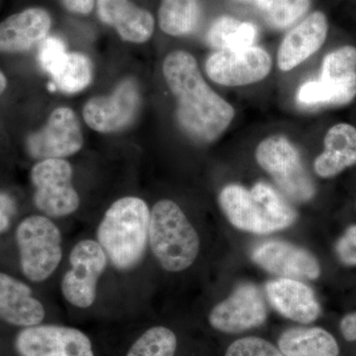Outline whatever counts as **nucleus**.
Instances as JSON below:
<instances>
[{
    "label": "nucleus",
    "instance_id": "nucleus-36",
    "mask_svg": "<svg viewBox=\"0 0 356 356\" xmlns=\"http://www.w3.org/2000/svg\"><path fill=\"white\" fill-rule=\"evenodd\" d=\"M7 86L6 77L0 72V95L6 90Z\"/></svg>",
    "mask_w": 356,
    "mask_h": 356
},
{
    "label": "nucleus",
    "instance_id": "nucleus-4",
    "mask_svg": "<svg viewBox=\"0 0 356 356\" xmlns=\"http://www.w3.org/2000/svg\"><path fill=\"white\" fill-rule=\"evenodd\" d=\"M21 271L33 282H43L62 261V234L49 218L33 215L16 229Z\"/></svg>",
    "mask_w": 356,
    "mask_h": 356
},
{
    "label": "nucleus",
    "instance_id": "nucleus-12",
    "mask_svg": "<svg viewBox=\"0 0 356 356\" xmlns=\"http://www.w3.org/2000/svg\"><path fill=\"white\" fill-rule=\"evenodd\" d=\"M266 318V304L259 288L243 283L212 309L209 323L217 331L238 334L259 327Z\"/></svg>",
    "mask_w": 356,
    "mask_h": 356
},
{
    "label": "nucleus",
    "instance_id": "nucleus-16",
    "mask_svg": "<svg viewBox=\"0 0 356 356\" xmlns=\"http://www.w3.org/2000/svg\"><path fill=\"white\" fill-rule=\"evenodd\" d=\"M270 305L283 317L300 324H310L317 320L321 306L311 287L297 280L278 278L266 285Z\"/></svg>",
    "mask_w": 356,
    "mask_h": 356
},
{
    "label": "nucleus",
    "instance_id": "nucleus-10",
    "mask_svg": "<svg viewBox=\"0 0 356 356\" xmlns=\"http://www.w3.org/2000/svg\"><path fill=\"white\" fill-rule=\"evenodd\" d=\"M271 65L268 53L252 46L243 50L215 51L206 60L205 70L208 76L218 84L243 86L266 79Z\"/></svg>",
    "mask_w": 356,
    "mask_h": 356
},
{
    "label": "nucleus",
    "instance_id": "nucleus-7",
    "mask_svg": "<svg viewBox=\"0 0 356 356\" xmlns=\"http://www.w3.org/2000/svg\"><path fill=\"white\" fill-rule=\"evenodd\" d=\"M108 257L93 240L77 243L70 254L69 270L60 283L65 299L76 308L88 309L96 299L97 283L106 269Z\"/></svg>",
    "mask_w": 356,
    "mask_h": 356
},
{
    "label": "nucleus",
    "instance_id": "nucleus-2",
    "mask_svg": "<svg viewBox=\"0 0 356 356\" xmlns=\"http://www.w3.org/2000/svg\"><path fill=\"white\" fill-rule=\"evenodd\" d=\"M149 212L143 199L127 196L115 201L97 228V242L112 266L130 270L144 257L149 242Z\"/></svg>",
    "mask_w": 356,
    "mask_h": 356
},
{
    "label": "nucleus",
    "instance_id": "nucleus-8",
    "mask_svg": "<svg viewBox=\"0 0 356 356\" xmlns=\"http://www.w3.org/2000/svg\"><path fill=\"white\" fill-rule=\"evenodd\" d=\"M14 346L20 356H95L89 337L81 330L64 325L23 327Z\"/></svg>",
    "mask_w": 356,
    "mask_h": 356
},
{
    "label": "nucleus",
    "instance_id": "nucleus-9",
    "mask_svg": "<svg viewBox=\"0 0 356 356\" xmlns=\"http://www.w3.org/2000/svg\"><path fill=\"white\" fill-rule=\"evenodd\" d=\"M140 96L134 79H124L112 95L95 96L84 104L83 116L96 132H119L130 126L139 111Z\"/></svg>",
    "mask_w": 356,
    "mask_h": 356
},
{
    "label": "nucleus",
    "instance_id": "nucleus-35",
    "mask_svg": "<svg viewBox=\"0 0 356 356\" xmlns=\"http://www.w3.org/2000/svg\"><path fill=\"white\" fill-rule=\"evenodd\" d=\"M341 331L346 341H356V312L343 318L341 322Z\"/></svg>",
    "mask_w": 356,
    "mask_h": 356
},
{
    "label": "nucleus",
    "instance_id": "nucleus-21",
    "mask_svg": "<svg viewBox=\"0 0 356 356\" xmlns=\"http://www.w3.org/2000/svg\"><path fill=\"white\" fill-rule=\"evenodd\" d=\"M278 348L285 356H339L336 339L322 327H293L281 334Z\"/></svg>",
    "mask_w": 356,
    "mask_h": 356
},
{
    "label": "nucleus",
    "instance_id": "nucleus-18",
    "mask_svg": "<svg viewBox=\"0 0 356 356\" xmlns=\"http://www.w3.org/2000/svg\"><path fill=\"white\" fill-rule=\"evenodd\" d=\"M97 14L103 23L116 29L124 41L142 44L153 36V15L129 0H97Z\"/></svg>",
    "mask_w": 356,
    "mask_h": 356
},
{
    "label": "nucleus",
    "instance_id": "nucleus-28",
    "mask_svg": "<svg viewBox=\"0 0 356 356\" xmlns=\"http://www.w3.org/2000/svg\"><path fill=\"white\" fill-rule=\"evenodd\" d=\"M250 192L276 220L284 225L285 228L291 226L296 220V211L270 185L266 182H257Z\"/></svg>",
    "mask_w": 356,
    "mask_h": 356
},
{
    "label": "nucleus",
    "instance_id": "nucleus-29",
    "mask_svg": "<svg viewBox=\"0 0 356 356\" xmlns=\"http://www.w3.org/2000/svg\"><path fill=\"white\" fill-rule=\"evenodd\" d=\"M356 72V48L346 46L332 51L323 60L321 79H339Z\"/></svg>",
    "mask_w": 356,
    "mask_h": 356
},
{
    "label": "nucleus",
    "instance_id": "nucleus-33",
    "mask_svg": "<svg viewBox=\"0 0 356 356\" xmlns=\"http://www.w3.org/2000/svg\"><path fill=\"white\" fill-rule=\"evenodd\" d=\"M15 213L16 205L13 198L0 192V236L9 229Z\"/></svg>",
    "mask_w": 356,
    "mask_h": 356
},
{
    "label": "nucleus",
    "instance_id": "nucleus-37",
    "mask_svg": "<svg viewBox=\"0 0 356 356\" xmlns=\"http://www.w3.org/2000/svg\"><path fill=\"white\" fill-rule=\"evenodd\" d=\"M243 1H250V0H243Z\"/></svg>",
    "mask_w": 356,
    "mask_h": 356
},
{
    "label": "nucleus",
    "instance_id": "nucleus-27",
    "mask_svg": "<svg viewBox=\"0 0 356 356\" xmlns=\"http://www.w3.org/2000/svg\"><path fill=\"white\" fill-rule=\"evenodd\" d=\"M177 339L165 327H151L132 344L126 356H175Z\"/></svg>",
    "mask_w": 356,
    "mask_h": 356
},
{
    "label": "nucleus",
    "instance_id": "nucleus-19",
    "mask_svg": "<svg viewBox=\"0 0 356 356\" xmlns=\"http://www.w3.org/2000/svg\"><path fill=\"white\" fill-rule=\"evenodd\" d=\"M51 25L50 14L42 8H29L0 23V51H23L41 43Z\"/></svg>",
    "mask_w": 356,
    "mask_h": 356
},
{
    "label": "nucleus",
    "instance_id": "nucleus-22",
    "mask_svg": "<svg viewBox=\"0 0 356 356\" xmlns=\"http://www.w3.org/2000/svg\"><path fill=\"white\" fill-rule=\"evenodd\" d=\"M356 96V72L339 79L310 81L300 86L297 99L307 107L343 106Z\"/></svg>",
    "mask_w": 356,
    "mask_h": 356
},
{
    "label": "nucleus",
    "instance_id": "nucleus-25",
    "mask_svg": "<svg viewBox=\"0 0 356 356\" xmlns=\"http://www.w3.org/2000/svg\"><path fill=\"white\" fill-rule=\"evenodd\" d=\"M51 76L56 88L67 95H74L88 88L92 81V64L88 56L72 51L67 54Z\"/></svg>",
    "mask_w": 356,
    "mask_h": 356
},
{
    "label": "nucleus",
    "instance_id": "nucleus-24",
    "mask_svg": "<svg viewBox=\"0 0 356 356\" xmlns=\"http://www.w3.org/2000/svg\"><path fill=\"white\" fill-rule=\"evenodd\" d=\"M199 16L198 0H161L159 27L170 36H184L194 31Z\"/></svg>",
    "mask_w": 356,
    "mask_h": 356
},
{
    "label": "nucleus",
    "instance_id": "nucleus-15",
    "mask_svg": "<svg viewBox=\"0 0 356 356\" xmlns=\"http://www.w3.org/2000/svg\"><path fill=\"white\" fill-rule=\"evenodd\" d=\"M329 24L324 13L316 11L287 33L278 49V67L289 72L318 51L327 38Z\"/></svg>",
    "mask_w": 356,
    "mask_h": 356
},
{
    "label": "nucleus",
    "instance_id": "nucleus-13",
    "mask_svg": "<svg viewBox=\"0 0 356 356\" xmlns=\"http://www.w3.org/2000/svg\"><path fill=\"white\" fill-rule=\"evenodd\" d=\"M250 257L255 264L280 278L314 280L321 274L320 264L313 254L283 241L259 243Z\"/></svg>",
    "mask_w": 356,
    "mask_h": 356
},
{
    "label": "nucleus",
    "instance_id": "nucleus-34",
    "mask_svg": "<svg viewBox=\"0 0 356 356\" xmlns=\"http://www.w3.org/2000/svg\"><path fill=\"white\" fill-rule=\"evenodd\" d=\"M67 10L86 15L93 10L95 0H63Z\"/></svg>",
    "mask_w": 356,
    "mask_h": 356
},
{
    "label": "nucleus",
    "instance_id": "nucleus-30",
    "mask_svg": "<svg viewBox=\"0 0 356 356\" xmlns=\"http://www.w3.org/2000/svg\"><path fill=\"white\" fill-rule=\"evenodd\" d=\"M225 356H285L280 348L261 337H243L234 341Z\"/></svg>",
    "mask_w": 356,
    "mask_h": 356
},
{
    "label": "nucleus",
    "instance_id": "nucleus-32",
    "mask_svg": "<svg viewBox=\"0 0 356 356\" xmlns=\"http://www.w3.org/2000/svg\"><path fill=\"white\" fill-rule=\"evenodd\" d=\"M336 252L339 261L346 266H356V225L346 229L337 241Z\"/></svg>",
    "mask_w": 356,
    "mask_h": 356
},
{
    "label": "nucleus",
    "instance_id": "nucleus-11",
    "mask_svg": "<svg viewBox=\"0 0 356 356\" xmlns=\"http://www.w3.org/2000/svg\"><path fill=\"white\" fill-rule=\"evenodd\" d=\"M83 135L76 113L67 107L51 112L46 126L27 140L30 156L40 161L64 159L81 151Z\"/></svg>",
    "mask_w": 356,
    "mask_h": 356
},
{
    "label": "nucleus",
    "instance_id": "nucleus-14",
    "mask_svg": "<svg viewBox=\"0 0 356 356\" xmlns=\"http://www.w3.org/2000/svg\"><path fill=\"white\" fill-rule=\"evenodd\" d=\"M219 204L229 222L242 231L261 235L286 229L242 185L225 186L219 194Z\"/></svg>",
    "mask_w": 356,
    "mask_h": 356
},
{
    "label": "nucleus",
    "instance_id": "nucleus-31",
    "mask_svg": "<svg viewBox=\"0 0 356 356\" xmlns=\"http://www.w3.org/2000/svg\"><path fill=\"white\" fill-rule=\"evenodd\" d=\"M65 44L58 37H47L40 44L39 63L42 69L51 74L57 70L67 56Z\"/></svg>",
    "mask_w": 356,
    "mask_h": 356
},
{
    "label": "nucleus",
    "instance_id": "nucleus-17",
    "mask_svg": "<svg viewBox=\"0 0 356 356\" xmlns=\"http://www.w3.org/2000/svg\"><path fill=\"white\" fill-rule=\"evenodd\" d=\"M46 311L33 296L31 288L11 275L0 273V320L16 327L41 324Z\"/></svg>",
    "mask_w": 356,
    "mask_h": 356
},
{
    "label": "nucleus",
    "instance_id": "nucleus-23",
    "mask_svg": "<svg viewBox=\"0 0 356 356\" xmlns=\"http://www.w3.org/2000/svg\"><path fill=\"white\" fill-rule=\"evenodd\" d=\"M255 37L257 28L252 23L222 16L211 26L207 41L218 51H236L254 46Z\"/></svg>",
    "mask_w": 356,
    "mask_h": 356
},
{
    "label": "nucleus",
    "instance_id": "nucleus-5",
    "mask_svg": "<svg viewBox=\"0 0 356 356\" xmlns=\"http://www.w3.org/2000/svg\"><path fill=\"white\" fill-rule=\"evenodd\" d=\"M255 159L288 197L306 202L315 195V185L302 163L298 149L287 138L271 136L261 140Z\"/></svg>",
    "mask_w": 356,
    "mask_h": 356
},
{
    "label": "nucleus",
    "instance_id": "nucleus-20",
    "mask_svg": "<svg viewBox=\"0 0 356 356\" xmlns=\"http://www.w3.org/2000/svg\"><path fill=\"white\" fill-rule=\"evenodd\" d=\"M325 151L314 163L318 177L331 178L356 165V128L350 124L332 126L324 140Z\"/></svg>",
    "mask_w": 356,
    "mask_h": 356
},
{
    "label": "nucleus",
    "instance_id": "nucleus-3",
    "mask_svg": "<svg viewBox=\"0 0 356 356\" xmlns=\"http://www.w3.org/2000/svg\"><path fill=\"white\" fill-rule=\"evenodd\" d=\"M149 243L156 261L168 273H180L197 259L200 240L184 211L172 200L154 204L151 211Z\"/></svg>",
    "mask_w": 356,
    "mask_h": 356
},
{
    "label": "nucleus",
    "instance_id": "nucleus-6",
    "mask_svg": "<svg viewBox=\"0 0 356 356\" xmlns=\"http://www.w3.org/2000/svg\"><path fill=\"white\" fill-rule=\"evenodd\" d=\"M72 165L64 159H42L32 168L34 203L47 216H69L79 209L81 199L72 186Z\"/></svg>",
    "mask_w": 356,
    "mask_h": 356
},
{
    "label": "nucleus",
    "instance_id": "nucleus-1",
    "mask_svg": "<svg viewBox=\"0 0 356 356\" xmlns=\"http://www.w3.org/2000/svg\"><path fill=\"white\" fill-rule=\"evenodd\" d=\"M163 74L177 100V120L198 142L216 140L228 129L235 109L204 81L191 54L175 51L163 60Z\"/></svg>",
    "mask_w": 356,
    "mask_h": 356
},
{
    "label": "nucleus",
    "instance_id": "nucleus-26",
    "mask_svg": "<svg viewBox=\"0 0 356 356\" xmlns=\"http://www.w3.org/2000/svg\"><path fill=\"white\" fill-rule=\"evenodd\" d=\"M267 22L275 28L289 27L309 10L311 0H255Z\"/></svg>",
    "mask_w": 356,
    "mask_h": 356
}]
</instances>
